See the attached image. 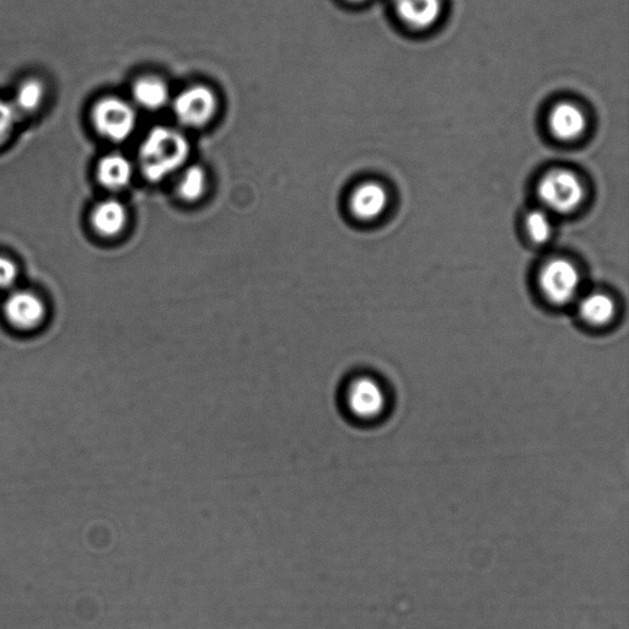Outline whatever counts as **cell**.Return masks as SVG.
<instances>
[{"label": "cell", "instance_id": "6da1fadb", "mask_svg": "<svg viewBox=\"0 0 629 629\" xmlns=\"http://www.w3.org/2000/svg\"><path fill=\"white\" fill-rule=\"evenodd\" d=\"M191 145L184 129L159 125L150 128L139 147V164L149 181L160 182L185 165Z\"/></svg>", "mask_w": 629, "mask_h": 629}, {"label": "cell", "instance_id": "7a4b0ae2", "mask_svg": "<svg viewBox=\"0 0 629 629\" xmlns=\"http://www.w3.org/2000/svg\"><path fill=\"white\" fill-rule=\"evenodd\" d=\"M222 104V95L214 85L196 80L174 91L169 110L177 127L200 131L217 120Z\"/></svg>", "mask_w": 629, "mask_h": 629}, {"label": "cell", "instance_id": "3957f363", "mask_svg": "<svg viewBox=\"0 0 629 629\" xmlns=\"http://www.w3.org/2000/svg\"><path fill=\"white\" fill-rule=\"evenodd\" d=\"M139 112L127 95L105 94L91 106L90 118L95 131L106 141L122 143L137 131Z\"/></svg>", "mask_w": 629, "mask_h": 629}, {"label": "cell", "instance_id": "277c9868", "mask_svg": "<svg viewBox=\"0 0 629 629\" xmlns=\"http://www.w3.org/2000/svg\"><path fill=\"white\" fill-rule=\"evenodd\" d=\"M542 203L552 212L567 214L579 207L584 197V188L573 172L557 169L548 172L539 186Z\"/></svg>", "mask_w": 629, "mask_h": 629}, {"label": "cell", "instance_id": "5b68a950", "mask_svg": "<svg viewBox=\"0 0 629 629\" xmlns=\"http://www.w3.org/2000/svg\"><path fill=\"white\" fill-rule=\"evenodd\" d=\"M175 89L165 75L145 71L134 75L128 86V99L139 112L158 114L169 110Z\"/></svg>", "mask_w": 629, "mask_h": 629}, {"label": "cell", "instance_id": "8992f818", "mask_svg": "<svg viewBox=\"0 0 629 629\" xmlns=\"http://www.w3.org/2000/svg\"><path fill=\"white\" fill-rule=\"evenodd\" d=\"M579 272L572 262L556 258L542 268L540 286L546 298L555 304H566L577 294Z\"/></svg>", "mask_w": 629, "mask_h": 629}, {"label": "cell", "instance_id": "52a82bcc", "mask_svg": "<svg viewBox=\"0 0 629 629\" xmlns=\"http://www.w3.org/2000/svg\"><path fill=\"white\" fill-rule=\"evenodd\" d=\"M344 402L352 417L372 421L384 411L385 394L375 380L359 378L349 385Z\"/></svg>", "mask_w": 629, "mask_h": 629}, {"label": "cell", "instance_id": "ba28073f", "mask_svg": "<svg viewBox=\"0 0 629 629\" xmlns=\"http://www.w3.org/2000/svg\"><path fill=\"white\" fill-rule=\"evenodd\" d=\"M4 313L10 324L21 330H31L45 320L46 306L36 294L16 290L5 300Z\"/></svg>", "mask_w": 629, "mask_h": 629}, {"label": "cell", "instance_id": "9c48e42d", "mask_svg": "<svg viewBox=\"0 0 629 629\" xmlns=\"http://www.w3.org/2000/svg\"><path fill=\"white\" fill-rule=\"evenodd\" d=\"M587 117L582 109L571 102H561L553 107L550 128L553 136L562 141H573L582 136L587 128Z\"/></svg>", "mask_w": 629, "mask_h": 629}, {"label": "cell", "instance_id": "30bf717a", "mask_svg": "<svg viewBox=\"0 0 629 629\" xmlns=\"http://www.w3.org/2000/svg\"><path fill=\"white\" fill-rule=\"evenodd\" d=\"M403 23L415 29H428L442 13L440 0H392Z\"/></svg>", "mask_w": 629, "mask_h": 629}, {"label": "cell", "instance_id": "8fae6325", "mask_svg": "<svg viewBox=\"0 0 629 629\" xmlns=\"http://www.w3.org/2000/svg\"><path fill=\"white\" fill-rule=\"evenodd\" d=\"M386 206V190L376 182H367V184L359 186L353 193L351 200L353 214L362 220H373L380 217Z\"/></svg>", "mask_w": 629, "mask_h": 629}, {"label": "cell", "instance_id": "7c38bea8", "mask_svg": "<svg viewBox=\"0 0 629 629\" xmlns=\"http://www.w3.org/2000/svg\"><path fill=\"white\" fill-rule=\"evenodd\" d=\"M91 223L98 233L106 238H114L125 230L127 211L121 202L106 200L95 207Z\"/></svg>", "mask_w": 629, "mask_h": 629}, {"label": "cell", "instance_id": "4fadbf2b", "mask_svg": "<svg viewBox=\"0 0 629 629\" xmlns=\"http://www.w3.org/2000/svg\"><path fill=\"white\" fill-rule=\"evenodd\" d=\"M47 85L41 78L29 77L20 82L14 91L12 101L20 115L36 114L47 101Z\"/></svg>", "mask_w": 629, "mask_h": 629}, {"label": "cell", "instance_id": "5bb4252c", "mask_svg": "<svg viewBox=\"0 0 629 629\" xmlns=\"http://www.w3.org/2000/svg\"><path fill=\"white\" fill-rule=\"evenodd\" d=\"M133 166L125 155L112 153L100 160L98 177L102 185L112 191H120L131 182Z\"/></svg>", "mask_w": 629, "mask_h": 629}, {"label": "cell", "instance_id": "9a60e30c", "mask_svg": "<svg viewBox=\"0 0 629 629\" xmlns=\"http://www.w3.org/2000/svg\"><path fill=\"white\" fill-rule=\"evenodd\" d=\"M579 313L591 325H605L615 314L614 300L606 294H590L580 303Z\"/></svg>", "mask_w": 629, "mask_h": 629}, {"label": "cell", "instance_id": "2e32d148", "mask_svg": "<svg viewBox=\"0 0 629 629\" xmlns=\"http://www.w3.org/2000/svg\"><path fill=\"white\" fill-rule=\"evenodd\" d=\"M206 186V172L200 166H191L181 177L179 193L185 201L195 202L203 196Z\"/></svg>", "mask_w": 629, "mask_h": 629}, {"label": "cell", "instance_id": "e0dca14e", "mask_svg": "<svg viewBox=\"0 0 629 629\" xmlns=\"http://www.w3.org/2000/svg\"><path fill=\"white\" fill-rule=\"evenodd\" d=\"M526 229L537 244H544L552 235V223L545 212L535 211L526 218Z\"/></svg>", "mask_w": 629, "mask_h": 629}, {"label": "cell", "instance_id": "ac0fdd59", "mask_svg": "<svg viewBox=\"0 0 629 629\" xmlns=\"http://www.w3.org/2000/svg\"><path fill=\"white\" fill-rule=\"evenodd\" d=\"M19 114L16 112L12 101L0 98V145L8 142L12 137Z\"/></svg>", "mask_w": 629, "mask_h": 629}, {"label": "cell", "instance_id": "d6986e66", "mask_svg": "<svg viewBox=\"0 0 629 629\" xmlns=\"http://www.w3.org/2000/svg\"><path fill=\"white\" fill-rule=\"evenodd\" d=\"M18 274L19 270L15 262L8 257L0 256V289L13 287Z\"/></svg>", "mask_w": 629, "mask_h": 629}, {"label": "cell", "instance_id": "ffe728a7", "mask_svg": "<svg viewBox=\"0 0 629 629\" xmlns=\"http://www.w3.org/2000/svg\"><path fill=\"white\" fill-rule=\"evenodd\" d=\"M343 3H347V4H362L365 2V0H342Z\"/></svg>", "mask_w": 629, "mask_h": 629}]
</instances>
